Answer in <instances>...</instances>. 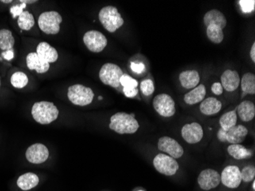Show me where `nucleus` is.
I'll return each instance as SVG.
<instances>
[{
    "label": "nucleus",
    "mask_w": 255,
    "mask_h": 191,
    "mask_svg": "<svg viewBox=\"0 0 255 191\" xmlns=\"http://www.w3.org/2000/svg\"><path fill=\"white\" fill-rule=\"evenodd\" d=\"M109 128L118 134H134L139 129L134 114L117 113L110 118Z\"/></svg>",
    "instance_id": "1"
},
{
    "label": "nucleus",
    "mask_w": 255,
    "mask_h": 191,
    "mask_svg": "<svg viewBox=\"0 0 255 191\" xmlns=\"http://www.w3.org/2000/svg\"><path fill=\"white\" fill-rule=\"evenodd\" d=\"M32 115L36 122L41 125H48L56 120L59 111L53 103L40 101L32 106Z\"/></svg>",
    "instance_id": "2"
},
{
    "label": "nucleus",
    "mask_w": 255,
    "mask_h": 191,
    "mask_svg": "<svg viewBox=\"0 0 255 191\" xmlns=\"http://www.w3.org/2000/svg\"><path fill=\"white\" fill-rule=\"evenodd\" d=\"M98 19L102 26L111 33L117 32L124 24L123 19L118 13V9L111 5L101 9L98 13Z\"/></svg>",
    "instance_id": "3"
},
{
    "label": "nucleus",
    "mask_w": 255,
    "mask_h": 191,
    "mask_svg": "<svg viewBox=\"0 0 255 191\" xmlns=\"http://www.w3.org/2000/svg\"><path fill=\"white\" fill-rule=\"evenodd\" d=\"M67 96L73 104L85 106L90 104L94 100V91L90 87L81 84H75L69 87Z\"/></svg>",
    "instance_id": "4"
},
{
    "label": "nucleus",
    "mask_w": 255,
    "mask_h": 191,
    "mask_svg": "<svg viewBox=\"0 0 255 191\" xmlns=\"http://www.w3.org/2000/svg\"><path fill=\"white\" fill-rule=\"evenodd\" d=\"M61 22V16L55 11L43 13L39 18V28L44 33L48 35H56L59 33Z\"/></svg>",
    "instance_id": "5"
},
{
    "label": "nucleus",
    "mask_w": 255,
    "mask_h": 191,
    "mask_svg": "<svg viewBox=\"0 0 255 191\" xmlns=\"http://www.w3.org/2000/svg\"><path fill=\"white\" fill-rule=\"evenodd\" d=\"M248 134V130L245 126L236 125L227 131L223 129H218L217 138L222 143H229L230 145L240 144L245 141Z\"/></svg>",
    "instance_id": "6"
},
{
    "label": "nucleus",
    "mask_w": 255,
    "mask_h": 191,
    "mask_svg": "<svg viewBox=\"0 0 255 191\" xmlns=\"http://www.w3.org/2000/svg\"><path fill=\"white\" fill-rule=\"evenodd\" d=\"M123 72L118 65L112 63H107L101 67L99 71V79L106 85L118 88L121 85L120 80Z\"/></svg>",
    "instance_id": "7"
},
{
    "label": "nucleus",
    "mask_w": 255,
    "mask_h": 191,
    "mask_svg": "<svg viewBox=\"0 0 255 191\" xmlns=\"http://www.w3.org/2000/svg\"><path fill=\"white\" fill-rule=\"evenodd\" d=\"M153 165L157 172L165 176L175 175L179 167L176 159L166 154H158L155 156Z\"/></svg>",
    "instance_id": "8"
},
{
    "label": "nucleus",
    "mask_w": 255,
    "mask_h": 191,
    "mask_svg": "<svg viewBox=\"0 0 255 191\" xmlns=\"http://www.w3.org/2000/svg\"><path fill=\"white\" fill-rule=\"evenodd\" d=\"M153 106L159 115L165 118L172 117L176 113L175 100L168 94L156 96L153 99Z\"/></svg>",
    "instance_id": "9"
},
{
    "label": "nucleus",
    "mask_w": 255,
    "mask_h": 191,
    "mask_svg": "<svg viewBox=\"0 0 255 191\" xmlns=\"http://www.w3.org/2000/svg\"><path fill=\"white\" fill-rule=\"evenodd\" d=\"M83 42L90 52L99 53L107 45V39L100 32L89 31L83 36Z\"/></svg>",
    "instance_id": "10"
},
{
    "label": "nucleus",
    "mask_w": 255,
    "mask_h": 191,
    "mask_svg": "<svg viewBox=\"0 0 255 191\" xmlns=\"http://www.w3.org/2000/svg\"><path fill=\"white\" fill-rule=\"evenodd\" d=\"M197 183L202 191H209L215 189L221 183L220 173L212 168L205 169L199 173Z\"/></svg>",
    "instance_id": "11"
},
{
    "label": "nucleus",
    "mask_w": 255,
    "mask_h": 191,
    "mask_svg": "<svg viewBox=\"0 0 255 191\" xmlns=\"http://www.w3.org/2000/svg\"><path fill=\"white\" fill-rule=\"evenodd\" d=\"M221 183L225 188L229 189H236L241 185V170L235 165H229L225 167L222 173L220 174Z\"/></svg>",
    "instance_id": "12"
},
{
    "label": "nucleus",
    "mask_w": 255,
    "mask_h": 191,
    "mask_svg": "<svg viewBox=\"0 0 255 191\" xmlns=\"http://www.w3.org/2000/svg\"><path fill=\"white\" fill-rule=\"evenodd\" d=\"M157 148L159 150L175 159L181 158L184 153V150L181 145H179L176 140L169 136H163L159 138Z\"/></svg>",
    "instance_id": "13"
},
{
    "label": "nucleus",
    "mask_w": 255,
    "mask_h": 191,
    "mask_svg": "<svg viewBox=\"0 0 255 191\" xmlns=\"http://www.w3.org/2000/svg\"><path fill=\"white\" fill-rule=\"evenodd\" d=\"M181 135L188 144L199 143L203 138V129L198 122L184 125L181 129Z\"/></svg>",
    "instance_id": "14"
},
{
    "label": "nucleus",
    "mask_w": 255,
    "mask_h": 191,
    "mask_svg": "<svg viewBox=\"0 0 255 191\" xmlns=\"http://www.w3.org/2000/svg\"><path fill=\"white\" fill-rule=\"evenodd\" d=\"M27 160L32 164H41L47 161L49 157V152L45 145L36 143L31 145L25 153Z\"/></svg>",
    "instance_id": "15"
},
{
    "label": "nucleus",
    "mask_w": 255,
    "mask_h": 191,
    "mask_svg": "<svg viewBox=\"0 0 255 191\" xmlns=\"http://www.w3.org/2000/svg\"><path fill=\"white\" fill-rule=\"evenodd\" d=\"M240 76L238 73L233 70H226L221 76V84L228 92L236 91L240 85Z\"/></svg>",
    "instance_id": "16"
},
{
    "label": "nucleus",
    "mask_w": 255,
    "mask_h": 191,
    "mask_svg": "<svg viewBox=\"0 0 255 191\" xmlns=\"http://www.w3.org/2000/svg\"><path fill=\"white\" fill-rule=\"evenodd\" d=\"M36 52L38 56L48 64L55 62L59 59V54L57 50L47 42H40L38 45Z\"/></svg>",
    "instance_id": "17"
},
{
    "label": "nucleus",
    "mask_w": 255,
    "mask_h": 191,
    "mask_svg": "<svg viewBox=\"0 0 255 191\" xmlns=\"http://www.w3.org/2000/svg\"><path fill=\"white\" fill-rule=\"evenodd\" d=\"M179 80L183 88L194 89L199 85L200 76L195 70H189L183 71L179 75Z\"/></svg>",
    "instance_id": "18"
},
{
    "label": "nucleus",
    "mask_w": 255,
    "mask_h": 191,
    "mask_svg": "<svg viewBox=\"0 0 255 191\" xmlns=\"http://www.w3.org/2000/svg\"><path fill=\"white\" fill-rule=\"evenodd\" d=\"M27 66L31 71H36L39 74H44L49 70L50 64L41 60L36 52L28 54L26 57Z\"/></svg>",
    "instance_id": "19"
},
{
    "label": "nucleus",
    "mask_w": 255,
    "mask_h": 191,
    "mask_svg": "<svg viewBox=\"0 0 255 191\" xmlns=\"http://www.w3.org/2000/svg\"><path fill=\"white\" fill-rule=\"evenodd\" d=\"M222 103L216 98L209 97L201 102L199 110L203 115H213L222 110Z\"/></svg>",
    "instance_id": "20"
},
{
    "label": "nucleus",
    "mask_w": 255,
    "mask_h": 191,
    "mask_svg": "<svg viewBox=\"0 0 255 191\" xmlns=\"http://www.w3.org/2000/svg\"><path fill=\"white\" fill-rule=\"evenodd\" d=\"M236 114L243 122H250L255 116V104L252 101H243L237 106Z\"/></svg>",
    "instance_id": "21"
},
{
    "label": "nucleus",
    "mask_w": 255,
    "mask_h": 191,
    "mask_svg": "<svg viewBox=\"0 0 255 191\" xmlns=\"http://www.w3.org/2000/svg\"><path fill=\"white\" fill-rule=\"evenodd\" d=\"M203 21H204V24L206 27L210 24H214V25H218L223 29L227 25V21H226V18L223 13L217 9H212L207 12L203 18Z\"/></svg>",
    "instance_id": "22"
},
{
    "label": "nucleus",
    "mask_w": 255,
    "mask_h": 191,
    "mask_svg": "<svg viewBox=\"0 0 255 191\" xmlns=\"http://www.w3.org/2000/svg\"><path fill=\"white\" fill-rule=\"evenodd\" d=\"M206 94V89L203 84H200L193 89L192 91L187 93L184 96L185 103L188 105H195L200 103L203 99Z\"/></svg>",
    "instance_id": "23"
},
{
    "label": "nucleus",
    "mask_w": 255,
    "mask_h": 191,
    "mask_svg": "<svg viewBox=\"0 0 255 191\" xmlns=\"http://www.w3.org/2000/svg\"><path fill=\"white\" fill-rule=\"evenodd\" d=\"M121 85L123 87V93L127 97H134L138 93L137 87L138 85L137 80L129 75H123L120 80Z\"/></svg>",
    "instance_id": "24"
},
{
    "label": "nucleus",
    "mask_w": 255,
    "mask_h": 191,
    "mask_svg": "<svg viewBox=\"0 0 255 191\" xmlns=\"http://www.w3.org/2000/svg\"><path fill=\"white\" fill-rule=\"evenodd\" d=\"M229 155L236 160H245L250 158L252 156V151L243 146L241 144L230 145L227 149Z\"/></svg>",
    "instance_id": "25"
},
{
    "label": "nucleus",
    "mask_w": 255,
    "mask_h": 191,
    "mask_svg": "<svg viewBox=\"0 0 255 191\" xmlns=\"http://www.w3.org/2000/svg\"><path fill=\"white\" fill-rule=\"evenodd\" d=\"M39 182V178L36 173H26L19 177L17 185L23 191H28L36 188Z\"/></svg>",
    "instance_id": "26"
},
{
    "label": "nucleus",
    "mask_w": 255,
    "mask_h": 191,
    "mask_svg": "<svg viewBox=\"0 0 255 191\" xmlns=\"http://www.w3.org/2000/svg\"><path fill=\"white\" fill-rule=\"evenodd\" d=\"M240 83L243 91L242 96L246 94H255V76L254 74L247 73L244 75Z\"/></svg>",
    "instance_id": "27"
},
{
    "label": "nucleus",
    "mask_w": 255,
    "mask_h": 191,
    "mask_svg": "<svg viewBox=\"0 0 255 191\" xmlns=\"http://www.w3.org/2000/svg\"><path fill=\"white\" fill-rule=\"evenodd\" d=\"M206 35L208 38L210 39L214 44L222 43L224 39L223 29L218 25L210 24L206 29Z\"/></svg>",
    "instance_id": "28"
},
{
    "label": "nucleus",
    "mask_w": 255,
    "mask_h": 191,
    "mask_svg": "<svg viewBox=\"0 0 255 191\" xmlns=\"http://www.w3.org/2000/svg\"><path fill=\"white\" fill-rule=\"evenodd\" d=\"M237 119V116L235 110L225 113L222 116L220 117V129H223L224 131H227L231 128L236 126Z\"/></svg>",
    "instance_id": "29"
},
{
    "label": "nucleus",
    "mask_w": 255,
    "mask_h": 191,
    "mask_svg": "<svg viewBox=\"0 0 255 191\" xmlns=\"http://www.w3.org/2000/svg\"><path fill=\"white\" fill-rule=\"evenodd\" d=\"M15 44L13 33L8 29L0 30V49L2 51L12 50Z\"/></svg>",
    "instance_id": "30"
},
{
    "label": "nucleus",
    "mask_w": 255,
    "mask_h": 191,
    "mask_svg": "<svg viewBox=\"0 0 255 191\" xmlns=\"http://www.w3.org/2000/svg\"><path fill=\"white\" fill-rule=\"evenodd\" d=\"M35 22L34 16L28 11H23V13L19 16V27L22 30H30L35 25Z\"/></svg>",
    "instance_id": "31"
},
{
    "label": "nucleus",
    "mask_w": 255,
    "mask_h": 191,
    "mask_svg": "<svg viewBox=\"0 0 255 191\" xmlns=\"http://www.w3.org/2000/svg\"><path fill=\"white\" fill-rule=\"evenodd\" d=\"M28 76L22 72H16L11 77V83L16 88H23L28 84Z\"/></svg>",
    "instance_id": "32"
},
{
    "label": "nucleus",
    "mask_w": 255,
    "mask_h": 191,
    "mask_svg": "<svg viewBox=\"0 0 255 191\" xmlns=\"http://www.w3.org/2000/svg\"><path fill=\"white\" fill-rule=\"evenodd\" d=\"M241 181L250 183L255 181V168L253 165H247L241 171Z\"/></svg>",
    "instance_id": "33"
},
{
    "label": "nucleus",
    "mask_w": 255,
    "mask_h": 191,
    "mask_svg": "<svg viewBox=\"0 0 255 191\" xmlns=\"http://www.w3.org/2000/svg\"><path fill=\"white\" fill-rule=\"evenodd\" d=\"M141 93L144 96H151L155 92V86H154L153 81L150 79L143 80L140 85Z\"/></svg>",
    "instance_id": "34"
},
{
    "label": "nucleus",
    "mask_w": 255,
    "mask_h": 191,
    "mask_svg": "<svg viewBox=\"0 0 255 191\" xmlns=\"http://www.w3.org/2000/svg\"><path fill=\"white\" fill-rule=\"evenodd\" d=\"M240 6L241 10L245 13H252V11L255 9V0H240Z\"/></svg>",
    "instance_id": "35"
},
{
    "label": "nucleus",
    "mask_w": 255,
    "mask_h": 191,
    "mask_svg": "<svg viewBox=\"0 0 255 191\" xmlns=\"http://www.w3.org/2000/svg\"><path fill=\"white\" fill-rule=\"evenodd\" d=\"M25 4L21 3L20 5H16L11 8L10 12L13 15V17L16 19L17 16H20L23 13V9H25Z\"/></svg>",
    "instance_id": "36"
},
{
    "label": "nucleus",
    "mask_w": 255,
    "mask_h": 191,
    "mask_svg": "<svg viewBox=\"0 0 255 191\" xmlns=\"http://www.w3.org/2000/svg\"><path fill=\"white\" fill-rule=\"evenodd\" d=\"M131 68H132L133 72L140 75L141 73L144 72V70H145V66L142 63H132Z\"/></svg>",
    "instance_id": "37"
},
{
    "label": "nucleus",
    "mask_w": 255,
    "mask_h": 191,
    "mask_svg": "<svg viewBox=\"0 0 255 191\" xmlns=\"http://www.w3.org/2000/svg\"><path fill=\"white\" fill-rule=\"evenodd\" d=\"M212 91L216 95H221L223 93V87L219 82L214 83L212 86Z\"/></svg>",
    "instance_id": "38"
},
{
    "label": "nucleus",
    "mask_w": 255,
    "mask_h": 191,
    "mask_svg": "<svg viewBox=\"0 0 255 191\" xmlns=\"http://www.w3.org/2000/svg\"><path fill=\"white\" fill-rule=\"evenodd\" d=\"M2 56H3L4 58L6 59V60H10L13 58L14 57V53H13V50H9V51H6V52H3L2 53Z\"/></svg>",
    "instance_id": "39"
},
{
    "label": "nucleus",
    "mask_w": 255,
    "mask_h": 191,
    "mask_svg": "<svg viewBox=\"0 0 255 191\" xmlns=\"http://www.w3.org/2000/svg\"><path fill=\"white\" fill-rule=\"evenodd\" d=\"M250 57L252 61L255 62V43L252 44V48H251Z\"/></svg>",
    "instance_id": "40"
},
{
    "label": "nucleus",
    "mask_w": 255,
    "mask_h": 191,
    "mask_svg": "<svg viewBox=\"0 0 255 191\" xmlns=\"http://www.w3.org/2000/svg\"><path fill=\"white\" fill-rule=\"evenodd\" d=\"M37 1L36 0H31V1H28V0H20V2L21 3H34V2H36Z\"/></svg>",
    "instance_id": "41"
},
{
    "label": "nucleus",
    "mask_w": 255,
    "mask_h": 191,
    "mask_svg": "<svg viewBox=\"0 0 255 191\" xmlns=\"http://www.w3.org/2000/svg\"><path fill=\"white\" fill-rule=\"evenodd\" d=\"M1 2H4V3H10V2H12V0H9V1H6V0H2Z\"/></svg>",
    "instance_id": "42"
},
{
    "label": "nucleus",
    "mask_w": 255,
    "mask_h": 191,
    "mask_svg": "<svg viewBox=\"0 0 255 191\" xmlns=\"http://www.w3.org/2000/svg\"><path fill=\"white\" fill-rule=\"evenodd\" d=\"M253 182V184H252V189H253V191H255V181H252Z\"/></svg>",
    "instance_id": "43"
},
{
    "label": "nucleus",
    "mask_w": 255,
    "mask_h": 191,
    "mask_svg": "<svg viewBox=\"0 0 255 191\" xmlns=\"http://www.w3.org/2000/svg\"><path fill=\"white\" fill-rule=\"evenodd\" d=\"M0 86H1V81H0Z\"/></svg>",
    "instance_id": "44"
},
{
    "label": "nucleus",
    "mask_w": 255,
    "mask_h": 191,
    "mask_svg": "<svg viewBox=\"0 0 255 191\" xmlns=\"http://www.w3.org/2000/svg\"></svg>",
    "instance_id": "45"
}]
</instances>
